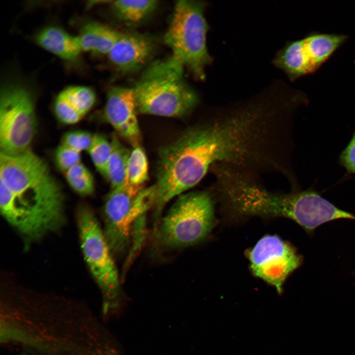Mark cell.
<instances>
[{"instance_id": "25", "label": "cell", "mask_w": 355, "mask_h": 355, "mask_svg": "<svg viewBox=\"0 0 355 355\" xmlns=\"http://www.w3.org/2000/svg\"><path fill=\"white\" fill-rule=\"evenodd\" d=\"M340 162L347 171L355 174V132L340 156Z\"/></svg>"}, {"instance_id": "19", "label": "cell", "mask_w": 355, "mask_h": 355, "mask_svg": "<svg viewBox=\"0 0 355 355\" xmlns=\"http://www.w3.org/2000/svg\"><path fill=\"white\" fill-rule=\"evenodd\" d=\"M148 178V165L145 152L141 146L133 147L128 161L127 182L136 186H143Z\"/></svg>"}, {"instance_id": "12", "label": "cell", "mask_w": 355, "mask_h": 355, "mask_svg": "<svg viewBox=\"0 0 355 355\" xmlns=\"http://www.w3.org/2000/svg\"><path fill=\"white\" fill-rule=\"evenodd\" d=\"M138 113L133 87H113L108 91L103 118L133 147L141 140Z\"/></svg>"}, {"instance_id": "5", "label": "cell", "mask_w": 355, "mask_h": 355, "mask_svg": "<svg viewBox=\"0 0 355 355\" xmlns=\"http://www.w3.org/2000/svg\"><path fill=\"white\" fill-rule=\"evenodd\" d=\"M214 198L211 191L179 196L155 227V239L170 248H185L204 240L214 225Z\"/></svg>"}, {"instance_id": "4", "label": "cell", "mask_w": 355, "mask_h": 355, "mask_svg": "<svg viewBox=\"0 0 355 355\" xmlns=\"http://www.w3.org/2000/svg\"><path fill=\"white\" fill-rule=\"evenodd\" d=\"M205 5L201 1H176L164 38L171 56L201 81L205 79L206 68L213 62L207 45L209 27L204 15Z\"/></svg>"}, {"instance_id": "3", "label": "cell", "mask_w": 355, "mask_h": 355, "mask_svg": "<svg viewBox=\"0 0 355 355\" xmlns=\"http://www.w3.org/2000/svg\"><path fill=\"white\" fill-rule=\"evenodd\" d=\"M184 70L172 56L148 65L133 87L138 113L176 118L190 114L199 99Z\"/></svg>"}, {"instance_id": "7", "label": "cell", "mask_w": 355, "mask_h": 355, "mask_svg": "<svg viewBox=\"0 0 355 355\" xmlns=\"http://www.w3.org/2000/svg\"><path fill=\"white\" fill-rule=\"evenodd\" d=\"M34 96L20 81L4 83L0 92V153L17 155L29 149L36 127Z\"/></svg>"}, {"instance_id": "15", "label": "cell", "mask_w": 355, "mask_h": 355, "mask_svg": "<svg viewBox=\"0 0 355 355\" xmlns=\"http://www.w3.org/2000/svg\"><path fill=\"white\" fill-rule=\"evenodd\" d=\"M35 40L40 47L68 62L76 61L82 52L77 36L56 25L42 28Z\"/></svg>"}, {"instance_id": "2", "label": "cell", "mask_w": 355, "mask_h": 355, "mask_svg": "<svg viewBox=\"0 0 355 355\" xmlns=\"http://www.w3.org/2000/svg\"><path fill=\"white\" fill-rule=\"evenodd\" d=\"M0 209L24 237L35 240L63 221V194L47 163L30 149L0 153Z\"/></svg>"}, {"instance_id": "8", "label": "cell", "mask_w": 355, "mask_h": 355, "mask_svg": "<svg viewBox=\"0 0 355 355\" xmlns=\"http://www.w3.org/2000/svg\"><path fill=\"white\" fill-rule=\"evenodd\" d=\"M155 196L150 187L136 186L126 182L111 189L104 208V234L111 252L123 255L130 247L134 221L154 206Z\"/></svg>"}, {"instance_id": "1", "label": "cell", "mask_w": 355, "mask_h": 355, "mask_svg": "<svg viewBox=\"0 0 355 355\" xmlns=\"http://www.w3.org/2000/svg\"><path fill=\"white\" fill-rule=\"evenodd\" d=\"M0 342L31 355H119L112 336L80 303L3 299Z\"/></svg>"}, {"instance_id": "23", "label": "cell", "mask_w": 355, "mask_h": 355, "mask_svg": "<svg viewBox=\"0 0 355 355\" xmlns=\"http://www.w3.org/2000/svg\"><path fill=\"white\" fill-rule=\"evenodd\" d=\"M94 135L84 130H74L66 133L61 143L80 152L88 151L92 142Z\"/></svg>"}, {"instance_id": "14", "label": "cell", "mask_w": 355, "mask_h": 355, "mask_svg": "<svg viewBox=\"0 0 355 355\" xmlns=\"http://www.w3.org/2000/svg\"><path fill=\"white\" fill-rule=\"evenodd\" d=\"M96 100L93 89L82 85H71L56 96L53 110L57 119L66 125L79 122L92 109Z\"/></svg>"}, {"instance_id": "11", "label": "cell", "mask_w": 355, "mask_h": 355, "mask_svg": "<svg viewBox=\"0 0 355 355\" xmlns=\"http://www.w3.org/2000/svg\"><path fill=\"white\" fill-rule=\"evenodd\" d=\"M248 256L254 275L274 286L279 294L287 276L302 262L292 246L276 235L260 239Z\"/></svg>"}, {"instance_id": "10", "label": "cell", "mask_w": 355, "mask_h": 355, "mask_svg": "<svg viewBox=\"0 0 355 355\" xmlns=\"http://www.w3.org/2000/svg\"><path fill=\"white\" fill-rule=\"evenodd\" d=\"M343 34L312 32L303 38L289 41L273 63L291 81L316 71L346 41Z\"/></svg>"}, {"instance_id": "22", "label": "cell", "mask_w": 355, "mask_h": 355, "mask_svg": "<svg viewBox=\"0 0 355 355\" xmlns=\"http://www.w3.org/2000/svg\"><path fill=\"white\" fill-rule=\"evenodd\" d=\"M145 214L139 217L133 223L131 233L132 245L130 248L124 270L126 271L142 249L146 234Z\"/></svg>"}, {"instance_id": "6", "label": "cell", "mask_w": 355, "mask_h": 355, "mask_svg": "<svg viewBox=\"0 0 355 355\" xmlns=\"http://www.w3.org/2000/svg\"><path fill=\"white\" fill-rule=\"evenodd\" d=\"M81 246L85 260L101 291L105 317L117 312L120 306L119 276L108 243L91 210L81 206L77 213Z\"/></svg>"}, {"instance_id": "17", "label": "cell", "mask_w": 355, "mask_h": 355, "mask_svg": "<svg viewBox=\"0 0 355 355\" xmlns=\"http://www.w3.org/2000/svg\"><path fill=\"white\" fill-rule=\"evenodd\" d=\"M110 142L111 154L103 176L113 189L127 182L128 161L131 151L122 144L115 133L112 135Z\"/></svg>"}, {"instance_id": "21", "label": "cell", "mask_w": 355, "mask_h": 355, "mask_svg": "<svg viewBox=\"0 0 355 355\" xmlns=\"http://www.w3.org/2000/svg\"><path fill=\"white\" fill-rule=\"evenodd\" d=\"M87 152L96 169L103 176L111 152V144L104 136L94 134Z\"/></svg>"}, {"instance_id": "9", "label": "cell", "mask_w": 355, "mask_h": 355, "mask_svg": "<svg viewBox=\"0 0 355 355\" xmlns=\"http://www.w3.org/2000/svg\"><path fill=\"white\" fill-rule=\"evenodd\" d=\"M258 211L263 217L291 219L308 232L333 220L355 219V215L338 209L311 189L290 193L265 191L259 199Z\"/></svg>"}, {"instance_id": "24", "label": "cell", "mask_w": 355, "mask_h": 355, "mask_svg": "<svg viewBox=\"0 0 355 355\" xmlns=\"http://www.w3.org/2000/svg\"><path fill=\"white\" fill-rule=\"evenodd\" d=\"M54 158L56 166L64 173L81 162V153L61 143L56 149Z\"/></svg>"}, {"instance_id": "18", "label": "cell", "mask_w": 355, "mask_h": 355, "mask_svg": "<svg viewBox=\"0 0 355 355\" xmlns=\"http://www.w3.org/2000/svg\"><path fill=\"white\" fill-rule=\"evenodd\" d=\"M158 1L155 0H120L111 3L116 16L129 24H137L144 20L156 8Z\"/></svg>"}, {"instance_id": "20", "label": "cell", "mask_w": 355, "mask_h": 355, "mask_svg": "<svg viewBox=\"0 0 355 355\" xmlns=\"http://www.w3.org/2000/svg\"><path fill=\"white\" fill-rule=\"evenodd\" d=\"M64 173L68 184L75 192L83 196L93 193L95 189L93 177L81 162Z\"/></svg>"}, {"instance_id": "16", "label": "cell", "mask_w": 355, "mask_h": 355, "mask_svg": "<svg viewBox=\"0 0 355 355\" xmlns=\"http://www.w3.org/2000/svg\"><path fill=\"white\" fill-rule=\"evenodd\" d=\"M121 33L99 22L89 21L83 24L77 36L82 52L107 55Z\"/></svg>"}, {"instance_id": "13", "label": "cell", "mask_w": 355, "mask_h": 355, "mask_svg": "<svg viewBox=\"0 0 355 355\" xmlns=\"http://www.w3.org/2000/svg\"><path fill=\"white\" fill-rule=\"evenodd\" d=\"M155 47L153 38L148 35L138 33H121L107 55L118 71L131 73L145 65Z\"/></svg>"}]
</instances>
